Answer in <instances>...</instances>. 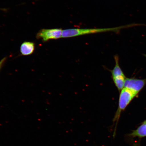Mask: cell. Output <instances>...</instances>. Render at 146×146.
I'll use <instances>...</instances> for the list:
<instances>
[{
  "label": "cell",
  "instance_id": "6da1fadb",
  "mask_svg": "<svg viewBox=\"0 0 146 146\" xmlns=\"http://www.w3.org/2000/svg\"><path fill=\"white\" fill-rule=\"evenodd\" d=\"M131 25L112 28L98 29H70L63 30L62 38H67L86 35L98 33L103 32H117L122 29L129 27Z\"/></svg>",
  "mask_w": 146,
  "mask_h": 146
},
{
  "label": "cell",
  "instance_id": "7a4b0ae2",
  "mask_svg": "<svg viewBox=\"0 0 146 146\" xmlns=\"http://www.w3.org/2000/svg\"><path fill=\"white\" fill-rule=\"evenodd\" d=\"M138 94L129 89L124 88L120 92L118 106L115 114L113 121L117 124L122 112L125 110L127 106Z\"/></svg>",
  "mask_w": 146,
  "mask_h": 146
},
{
  "label": "cell",
  "instance_id": "3957f363",
  "mask_svg": "<svg viewBox=\"0 0 146 146\" xmlns=\"http://www.w3.org/2000/svg\"><path fill=\"white\" fill-rule=\"evenodd\" d=\"M63 30L61 29H42L36 35L37 39H41L44 42L51 39H58L62 38Z\"/></svg>",
  "mask_w": 146,
  "mask_h": 146
},
{
  "label": "cell",
  "instance_id": "277c9868",
  "mask_svg": "<svg viewBox=\"0 0 146 146\" xmlns=\"http://www.w3.org/2000/svg\"><path fill=\"white\" fill-rule=\"evenodd\" d=\"M146 84V79L127 78L125 80L124 88L128 89L138 94Z\"/></svg>",
  "mask_w": 146,
  "mask_h": 146
},
{
  "label": "cell",
  "instance_id": "5b68a950",
  "mask_svg": "<svg viewBox=\"0 0 146 146\" xmlns=\"http://www.w3.org/2000/svg\"><path fill=\"white\" fill-rule=\"evenodd\" d=\"M35 44L32 42L25 41L20 47V52L22 55L27 56L32 54L35 50Z\"/></svg>",
  "mask_w": 146,
  "mask_h": 146
},
{
  "label": "cell",
  "instance_id": "8992f818",
  "mask_svg": "<svg viewBox=\"0 0 146 146\" xmlns=\"http://www.w3.org/2000/svg\"><path fill=\"white\" fill-rule=\"evenodd\" d=\"M114 58L115 61V65L114 68L111 70L113 79L126 77L123 71H122L120 66L119 63L118 56H115Z\"/></svg>",
  "mask_w": 146,
  "mask_h": 146
},
{
  "label": "cell",
  "instance_id": "52a82bcc",
  "mask_svg": "<svg viewBox=\"0 0 146 146\" xmlns=\"http://www.w3.org/2000/svg\"><path fill=\"white\" fill-rule=\"evenodd\" d=\"M130 135L133 137H138L141 138L146 137V123H143L136 130L133 131Z\"/></svg>",
  "mask_w": 146,
  "mask_h": 146
},
{
  "label": "cell",
  "instance_id": "ba28073f",
  "mask_svg": "<svg viewBox=\"0 0 146 146\" xmlns=\"http://www.w3.org/2000/svg\"><path fill=\"white\" fill-rule=\"evenodd\" d=\"M7 60V57H5L2 59L0 61V71L1 70L2 68L5 64Z\"/></svg>",
  "mask_w": 146,
  "mask_h": 146
},
{
  "label": "cell",
  "instance_id": "9c48e42d",
  "mask_svg": "<svg viewBox=\"0 0 146 146\" xmlns=\"http://www.w3.org/2000/svg\"><path fill=\"white\" fill-rule=\"evenodd\" d=\"M143 123H146V120H145V121H144L143 122Z\"/></svg>",
  "mask_w": 146,
  "mask_h": 146
}]
</instances>
